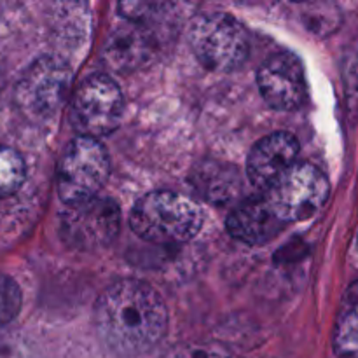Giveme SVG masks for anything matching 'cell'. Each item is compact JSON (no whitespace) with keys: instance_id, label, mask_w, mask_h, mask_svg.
Segmentation results:
<instances>
[{"instance_id":"obj_1","label":"cell","mask_w":358,"mask_h":358,"mask_svg":"<svg viewBox=\"0 0 358 358\" xmlns=\"http://www.w3.org/2000/svg\"><path fill=\"white\" fill-rule=\"evenodd\" d=\"M94 322L112 352L136 357L161 341L168 327V310L156 289L138 280H121L98 297Z\"/></svg>"},{"instance_id":"obj_2","label":"cell","mask_w":358,"mask_h":358,"mask_svg":"<svg viewBox=\"0 0 358 358\" xmlns=\"http://www.w3.org/2000/svg\"><path fill=\"white\" fill-rule=\"evenodd\" d=\"M129 226L142 240L157 245L191 241L203 226V210L189 196L173 191H154L135 203Z\"/></svg>"},{"instance_id":"obj_3","label":"cell","mask_w":358,"mask_h":358,"mask_svg":"<svg viewBox=\"0 0 358 358\" xmlns=\"http://www.w3.org/2000/svg\"><path fill=\"white\" fill-rule=\"evenodd\" d=\"M189 42L203 66L215 72H233L248 58L250 38L236 17L226 13H205L192 20Z\"/></svg>"},{"instance_id":"obj_4","label":"cell","mask_w":358,"mask_h":358,"mask_svg":"<svg viewBox=\"0 0 358 358\" xmlns=\"http://www.w3.org/2000/svg\"><path fill=\"white\" fill-rule=\"evenodd\" d=\"M110 173V161L98 140L79 136L63 152L58 164V194L65 205L98 198Z\"/></svg>"},{"instance_id":"obj_5","label":"cell","mask_w":358,"mask_h":358,"mask_svg":"<svg viewBox=\"0 0 358 358\" xmlns=\"http://www.w3.org/2000/svg\"><path fill=\"white\" fill-rule=\"evenodd\" d=\"M122 93L103 73L86 77L70 98L69 121L79 136L94 138L114 131L122 117Z\"/></svg>"},{"instance_id":"obj_6","label":"cell","mask_w":358,"mask_h":358,"mask_svg":"<svg viewBox=\"0 0 358 358\" xmlns=\"http://www.w3.org/2000/svg\"><path fill=\"white\" fill-rule=\"evenodd\" d=\"M331 194L324 171L313 164L296 163L268 192L269 205L283 222H299L320 212Z\"/></svg>"},{"instance_id":"obj_7","label":"cell","mask_w":358,"mask_h":358,"mask_svg":"<svg viewBox=\"0 0 358 358\" xmlns=\"http://www.w3.org/2000/svg\"><path fill=\"white\" fill-rule=\"evenodd\" d=\"M72 83L70 66L56 56L35 59L16 86V103L31 119H48L65 103Z\"/></svg>"},{"instance_id":"obj_8","label":"cell","mask_w":358,"mask_h":358,"mask_svg":"<svg viewBox=\"0 0 358 358\" xmlns=\"http://www.w3.org/2000/svg\"><path fill=\"white\" fill-rule=\"evenodd\" d=\"M121 213L114 201L93 198L69 206L63 215L62 231L66 243L79 250H98L110 243L119 233Z\"/></svg>"},{"instance_id":"obj_9","label":"cell","mask_w":358,"mask_h":358,"mask_svg":"<svg viewBox=\"0 0 358 358\" xmlns=\"http://www.w3.org/2000/svg\"><path fill=\"white\" fill-rule=\"evenodd\" d=\"M257 86L269 107L283 112L294 110L306 96L303 63L292 52H275L259 69Z\"/></svg>"},{"instance_id":"obj_10","label":"cell","mask_w":358,"mask_h":358,"mask_svg":"<svg viewBox=\"0 0 358 358\" xmlns=\"http://www.w3.org/2000/svg\"><path fill=\"white\" fill-rule=\"evenodd\" d=\"M297 154L299 142L292 133H271L259 140L248 154V178L255 187L268 192L297 163Z\"/></svg>"},{"instance_id":"obj_11","label":"cell","mask_w":358,"mask_h":358,"mask_svg":"<svg viewBox=\"0 0 358 358\" xmlns=\"http://www.w3.org/2000/svg\"><path fill=\"white\" fill-rule=\"evenodd\" d=\"M283 220L276 215L268 198L247 199L227 217V231L247 245H264L282 231Z\"/></svg>"},{"instance_id":"obj_12","label":"cell","mask_w":358,"mask_h":358,"mask_svg":"<svg viewBox=\"0 0 358 358\" xmlns=\"http://www.w3.org/2000/svg\"><path fill=\"white\" fill-rule=\"evenodd\" d=\"M154 42L140 23L121 27L110 35L105 45V62L117 70H129L142 66L152 58Z\"/></svg>"},{"instance_id":"obj_13","label":"cell","mask_w":358,"mask_h":358,"mask_svg":"<svg viewBox=\"0 0 358 358\" xmlns=\"http://www.w3.org/2000/svg\"><path fill=\"white\" fill-rule=\"evenodd\" d=\"M338 358H358V280L346 289L332 334Z\"/></svg>"},{"instance_id":"obj_14","label":"cell","mask_w":358,"mask_h":358,"mask_svg":"<svg viewBox=\"0 0 358 358\" xmlns=\"http://www.w3.org/2000/svg\"><path fill=\"white\" fill-rule=\"evenodd\" d=\"M24 180L23 157L10 147L0 145V198L13 194Z\"/></svg>"},{"instance_id":"obj_15","label":"cell","mask_w":358,"mask_h":358,"mask_svg":"<svg viewBox=\"0 0 358 358\" xmlns=\"http://www.w3.org/2000/svg\"><path fill=\"white\" fill-rule=\"evenodd\" d=\"M21 310V290L10 276L0 273V327L16 318Z\"/></svg>"},{"instance_id":"obj_16","label":"cell","mask_w":358,"mask_h":358,"mask_svg":"<svg viewBox=\"0 0 358 358\" xmlns=\"http://www.w3.org/2000/svg\"><path fill=\"white\" fill-rule=\"evenodd\" d=\"M164 358H238L233 352L215 343H191L175 348Z\"/></svg>"},{"instance_id":"obj_17","label":"cell","mask_w":358,"mask_h":358,"mask_svg":"<svg viewBox=\"0 0 358 358\" xmlns=\"http://www.w3.org/2000/svg\"><path fill=\"white\" fill-rule=\"evenodd\" d=\"M2 80H3V69H2V63H0V86H2Z\"/></svg>"}]
</instances>
